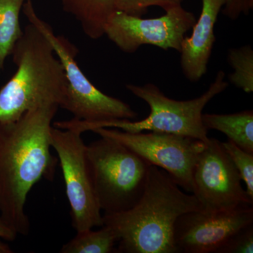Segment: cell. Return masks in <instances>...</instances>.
I'll use <instances>...</instances> for the list:
<instances>
[{"mask_svg":"<svg viewBox=\"0 0 253 253\" xmlns=\"http://www.w3.org/2000/svg\"><path fill=\"white\" fill-rule=\"evenodd\" d=\"M59 108L42 105L14 122L0 123V217L20 235L31 229L25 206L32 188L54 177L59 161L51 153L50 133Z\"/></svg>","mask_w":253,"mask_h":253,"instance_id":"6da1fadb","label":"cell"},{"mask_svg":"<svg viewBox=\"0 0 253 253\" xmlns=\"http://www.w3.org/2000/svg\"><path fill=\"white\" fill-rule=\"evenodd\" d=\"M161 168L151 166L144 192L132 208L104 214L103 225L118 238L117 253H179L174 239L178 218L202 211L194 194H188Z\"/></svg>","mask_w":253,"mask_h":253,"instance_id":"7a4b0ae2","label":"cell"},{"mask_svg":"<svg viewBox=\"0 0 253 253\" xmlns=\"http://www.w3.org/2000/svg\"><path fill=\"white\" fill-rule=\"evenodd\" d=\"M11 55L17 68L0 89V123L14 122L30 110L44 104L61 108L67 80L49 40L29 23Z\"/></svg>","mask_w":253,"mask_h":253,"instance_id":"3957f363","label":"cell"},{"mask_svg":"<svg viewBox=\"0 0 253 253\" xmlns=\"http://www.w3.org/2000/svg\"><path fill=\"white\" fill-rule=\"evenodd\" d=\"M229 86L225 73L218 71L214 82L204 94L187 101H177L166 96L157 86L151 83L144 85L126 84V88L136 97L142 99L150 107L147 118L139 121L117 120L102 123H86L73 120V129L81 131H92L96 128H117L127 132L144 131L169 133L188 136L208 143V129L202 121L206 105Z\"/></svg>","mask_w":253,"mask_h":253,"instance_id":"277c9868","label":"cell"},{"mask_svg":"<svg viewBox=\"0 0 253 253\" xmlns=\"http://www.w3.org/2000/svg\"><path fill=\"white\" fill-rule=\"evenodd\" d=\"M100 137L86 145L96 199L104 214L124 212L140 199L151 165L124 145Z\"/></svg>","mask_w":253,"mask_h":253,"instance_id":"5b68a950","label":"cell"},{"mask_svg":"<svg viewBox=\"0 0 253 253\" xmlns=\"http://www.w3.org/2000/svg\"><path fill=\"white\" fill-rule=\"evenodd\" d=\"M23 11L29 23L49 40L64 68L67 89L61 109L72 113L75 119L86 123L133 120L137 117V113L129 105L105 94L89 81L76 61V46L64 36L55 34L52 28L36 14L31 0H26Z\"/></svg>","mask_w":253,"mask_h":253,"instance_id":"8992f818","label":"cell"},{"mask_svg":"<svg viewBox=\"0 0 253 253\" xmlns=\"http://www.w3.org/2000/svg\"><path fill=\"white\" fill-rule=\"evenodd\" d=\"M91 131L124 145L151 166L167 172L181 189L192 194L195 165L208 143L158 131L131 133L108 127L96 128Z\"/></svg>","mask_w":253,"mask_h":253,"instance_id":"52a82bcc","label":"cell"},{"mask_svg":"<svg viewBox=\"0 0 253 253\" xmlns=\"http://www.w3.org/2000/svg\"><path fill=\"white\" fill-rule=\"evenodd\" d=\"M82 133L52 126L51 148L56 151L71 206L72 226L76 232L103 226V216L96 199Z\"/></svg>","mask_w":253,"mask_h":253,"instance_id":"ba28073f","label":"cell"},{"mask_svg":"<svg viewBox=\"0 0 253 253\" xmlns=\"http://www.w3.org/2000/svg\"><path fill=\"white\" fill-rule=\"evenodd\" d=\"M237 169L221 141L210 138L193 172V193L201 212L217 213L253 206Z\"/></svg>","mask_w":253,"mask_h":253,"instance_id":"9c48e42d","label":"cell"},{"mask_svg":"<svg viewBox=\"0 0 253 253\" xmlns=\"http://www.w3.org/2000/svg\"><path fill=\"white\" fill-rule=\"evenodd\" d=\"M165 11L160 17L143 18L116 10L106 23L104 36L128 54L145 44L180 52L181 43L196 23V16L182 5Z\"/></svg>","mask_w":253,"mask_h":253,"instance_id":"30bf717a","label":"cell"},{"mask_svg":"<svg viewBox=\"0 0 253 253\" xmlns=\"http://www.w3.org/2000/svg\"><path fill=\"white\" fill-rule=\"evenodd\" d=\"M253 224V207L217 213L190 212L178 218L174 239L179 253H219L228 241Z\"/></svg>","mask_w":253,"mask_h":253,"instance_id":"8fae6325","label":"cell"},{"mask_svg":"<svg viewBox=\"0 0 253 253\" xmlns=\"http://www.w3.org/2000/svg\"><path fill=\"white\" fill-rule=\"evenodd\" d=\"M225 0H202L199 19L193 26L191 36H186L181 46V70L188 81H201L208 71V65L215 42L214 29Z\"/></svg>","mask_w":253,"mask_h":253,"instance_id":"7c38bea8","label":"cell"},{"mask_svg":"<svg viewBox=\"0 0 253 253\" xmlns=\"http://www.w3.org/2000/svg\"><path fill=\"white\" fill-rule=\"evenodd\" d=\"M63 9L72 15L88 38L104 36L106 23L116 11V0H61Z\"/></svg>","mask_w":253,"mask_h":253,"instance_id":"4fadbf2b","label":"cell"},{"mask_svg":"<svg viewBox=\"0 0 253 253\" xmlns=\"http://www.w3.org/2000/svg\"><path fill=\"white\" fill-rule=\"evenodd\" d=\"M202 121L208 130L215 129L224 133L229 141L253 154V110L231 114L203 113Z\"/></svg>","mask_w":253,"mask_h":253,"instance_id":"5bb4252c","label":"cell"},{"mask_svg":"<svg viewBox=\"0 0 253 253\" xmlns=\"http://www.w3.org/2000/svg\"><path fill=\"white\" fill-rule=\"evenodd\" d=\"M26 0H0V71L23 35L20 13Z\"/></svg>","mask_w":253,"mask_h":253,"instance_id":"9a60e30c","label":"cell"},{"mask_svg":"<svg viewBox=\"0 0 253 253\" xmlns=\"http://www.w3.org/2000/svg\"><path fill=\"white\" fill-rule=\"evenodd\" d=\"M118 238L114 231L103 225L97 231L92 229L77 232L67 244L63 245L61 253H116L115 245Z\"/></svg>","mask_w":253,"mask_h":253,"instance_id":"2e32d148","label":"cell"},{"mask_svg":"<svg viewBox=\"0 0 253 253\" xmlns=\"http://www.w3.org/2000/svg\"><path fill=\"white\" fill-rule=\"evenodd\" d=\"M228 61L234 72L229 76V82L246 93L253 91V50L251 45L231 48Z\"/></svg>","mask_w":253,"mask_h":253,"instance_id":"e0dca14e","label":"cell"},{"mask_svg":"<svg viewBox=\"0 0 253 253\" xmlns=\"http://www.w3.org/2000/svg\"><path fill=\"white\" fill-rule=\"evenodd\" d=\"M221 145L234 163L241 180L246 183V192L253 200V154L246 152L229 140L221 142Z\"/></svg>","mask_w":253,"mask_h":253,"instance_id":"ac0fdd59","label":"cell"},{"mask_svg":"<svg viewBox=\"0 0 253 253\" xmlns=\"http://www.w3.org/2000/svg\"><path fill=\"white\" fill-rule=\"evenodd\" d=\"M184 0H116V9L126 14L142 17L151 6H159L164 11L181 5Z\"/></svg>","mask_w":253,"mask_h":253,"instance_id":"d6986e66","label":"cell"},{"mask_svg":"<svg viewBox=\"0 0 253 253\" xmlns=\"http://www.w3.org/2000/svg\"><path fill=\"white\" fill-rule=\"evenodd\" d=\"M253 224L235 234L219 253H253Z\"/></svg>","mask_w":253,"mask_h":253,"instance_id":"ffe728a7","label":"cell"},{"mask_svg":"<svg viewBox=\"0 0 253 253\" xmlns=\"http://www.w3.org/2000/svg\"><path fill=\"white\" fill-rule=\"evenodd\" d=\"M253 9V0H225L223 13L232 21L248 15Z\"/></svg>","mask_w":253,"mask_h":253,"instance_id":"44dd1931","label":"cell"},{"mask_svg":"<svg viewBox=\"0 0 253 253\" xmlns=\"http://www.w3.org/2000/svg\"><path fill=\"white\" fill-rule=\"evenodd\" d=\"M17 233L11 229V227L4 221L2 218L0 217V253H11L13 251L7 245L1 242V239L5 241H13L16 239Z\"/></svg>","mask_w":253,"mask_h":253,"instance_id":"7402d4cb","label":"cell"}]
</instances>
